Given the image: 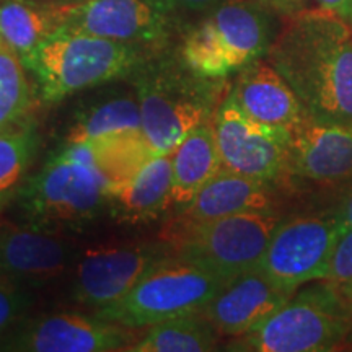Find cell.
I'll return each instance as SVG.
<instances>
[{"label": "cell", "instance_id": "3", "mask_svg": "<svg viewBox=\"0 0 352 352\" xmlns=\"http://www.w3.org/2000/svg\"><path fill=\"white\" fill-rule=\"evenodd\" d=\"M111 192L85 142L67 144L28 176L16 201L30 226L60 233L82 230L109 210Z\"/></svg>", "mask_w": 352, "mask_h": 352}, {"label": "cell", "instance_id": "32", "mask_svg": "<svg viewBox=\"0 0 352 352\" xmlns=\"http://www.w3.org/2000/svg\"><path fill=\"white\" fill-rule=\"evenodd\" d=\"M316 6L342 16L352 23V0H315Z\"/></svg>", "mask_w": 352, "mask_h": 352}, {"label": "cell", "instance_id": "4", "mask_svg": "<svg viewBox=\"0 0 352 352\" xmlns=\"http://www.w3.org/2000/svg\"><path fill=\"white\" fill-rule=\"evenodd\" d=\"M155 51L74 30L57 28L26 64L44 104L104 83L129 78Z\"/></svg>", "mask_w": 352, "mask_h": 352}, {"label": "cell", "instance_id": "2", "mask_svg": "<svg viewBox=\"0 0 352 352\" xmlns=\"http://www.w3.org/2000/svg\"><path fill=\"white\" fill-rule=\"evenodd\" d=\"M127 80L139 100L142 132L153 155L171 153L189 132L212 121L228 91L220 80L192 74L170 47L152 52Z\"/></svg>", "mask_w": 352, "mask_h": 352}, {"label": "cell", "instance_id": "31", "mask_svg": "<svg viewBox=\"0 0 352 352\" xmlns=\"http://www.w3.org/2000/svg\"><path fill=\"white\" fill-rule=\"evenodd\" d=\"M254 2L261 3L267 10L280 13V15L285 16L305 8V0H254Z\"/></svg>", "mask_w": 352, "mask_h": 352}, {"label": "cell", "instance_id": "21", "mask_svg": "<svg viewBox=\"0 0 352 352\" xmlns=\"http://www.w3.org/2000/svg\"><path fill=\"white\" fill-rule=\"evenodd\" d=\"M142 131L139 100L134 88H113L87 101L74 116L67 144L90 142L120 132Z\"/></svg>", "mask_w": 352, "mask_h": 352}, {"label": "cell", "instance_id": "19", "mask_svg": "<svg viewBox=\"0 0 352 352\" xmlns=\"http://www.w3.org/2000/svg\"><path fill=\"white\" fill-rule=\"evenodd\" d=\"M171 182V153L153 155L131 182L113 192L109 215L127 226L157 220L170 210Z\"/></svg>", "mask_w": 352, "mask_h": 352}, {"label": "cell", "instance_id": "13", "mask_svg": "<svg viewBox=\"0 0 352 352\" xmlns=\"http://www.w3.org/2000/svg\"><path fill=\"white\" fill-rule=\"evenodd\" d=\"M135 329L95 314L57 311L23 318L0 342V351L19 352H111L127 351Z\"/></svg>", "mask_w": 352, "mask_h": 352}, {"label": "cell", "instance_id": "6", "mask_svg": "<svg viewBox=\"0 0 352 352\" xmlns=\"http://www.w3.org/2000/svg\"><path fill=\"white\" fill-rule=\"evenodd\" d=\"M352 334V307L328 280L294 294L270 318L227 349L243 352H329Z\"/></svg>", "mask_w": 352, "mask_h": 352}, {"label": "cell", "instance_id": "15", "mask_svg": "<svg viewBox=\"0 0 352 352\" xmlns=\"http://www.w3.org/2000/svg\"><path fill=\"white\" fill-rule=\"evenodd\" d=\"M287 179L334 186L352 179V124L308 116L290 132Z\"/></svg>", "mask_w": 352, "mask_h": 352}, {"label": "cell", "instance_id": "26", "mask_svg": "<svg viewBox=\"0 0 352 352\" xmlns=\"http://www.w3.org/2000/svg\"><path fill=\"white\" fill-rule=\"evenodd\" d=\"M36 100L30 70L15 51L0 41V131L34 118Z\"/></svg>", "mask_w": 352, "mask_h": 352}, {"label": "cell", "instance_id": "33", "mask_svg": "<svg viewBox=\"0 0 352 352\" xmlns=\"http://www.w3.org/2000/svg\"><path fill=\"white\" fill-rule=\"evenodd\" d=\"M47 2L54 3V6H65V3H74L78 2V0H47Z\"/></svg>", "mask_w": 352, "mask_h": 352}, {"label": "cell", "instance_id": "28", "mask_svg": "<svg viewBox=\"0 0 352 352\" xmlns=\"http://www.w3.org/2000/svg\"><path fill=\"white\" fill-rule=\"evenodd\" d=\"M352 307V230L342 233L334 248L327 279Z\"/></svg>", "mask_w": 352, "mask_h": 352}, {"label": "cell", "instance_id": "20", "mask_svg": "<svg viewBox=\"0 0 352 352\" xmlns=\"http://www.w3.org/2000/svg\"><path fill=\"white\" fill-rule=\"evenodd\" d=\"M222 168L212 121L204 122L189 132L171 152V212L176 214L186 208L202 186Z\"/></svg>", "mask_w": 352, "mask_h": 352}, {"label": "cell", "instance_id": "30", "mask_svg": "<svg viewBox=\"0 0 352 352\" xmlns=\"http://www.w3.org/2000/svg\"><path fill=\"white\" fill-rule=\"evenodd\" d=\"M336 214L338 222H340L341 232L346 233L352 230V186L344 192L341 201L338 202L336 208L333 209Z\"/></svg>", "mask_w": 352, "mask_h": 352}, {"label": "cell", "instance_id": "23", "mask_svg": "<svg viewBox=\"0 0 352 352\" xmlns=\"http://www.w3.org/2000/svg\"><path fill=\"white\" fill-rule=\"evenodd\" d=\"M219 333L202 311L158 321L138 338L129 352H208L217 349Z\"/></svg>", "mask_w": 352, "mask_h": 352}, {"label": "cell", "instance_id": "5", "mask_svg": "<svg viewBox=\"0 0 352 352\" xmlns=\"http://www.w3.org/2000/svg\"><path fill=\"white\" fill-rule=\"evenodd\" d=\"M271 10L254 0H220L182 32L179 59L196 76L223 80L270 51Z\"/></svg>", "mask_w": 352, "mask_h": 352}, {"label": "cell", "instance_id": "11", "mask_svg": "<svg viewBox=\"0 0 352 352\" xmlns=\"http://www.w3.org/2000/svg\"><path fill=\"white\" fill-rule=\"evenodd\" d=\"M212 127L223 168L272 186L285 183L292 139L287 129L253 120L230 90L215 109Z\"/></svg>", "mask_w": 352, "mask_h": 352}, {"label": "cell", "instance_id": "14", "mask_svg": "<svg viewBox=\"0 0 352 352\" xmlns=\"http://www.w3.org/2000/svg\"><path fill=\"white\" fill-rule=\"evenodd\" d=\"M77 256L60 233L0 219V274L43 287L72 270Z\"/></svg>", "mask_w": 352, "mask_h": 352}, {"label": "cell", "instance_id": "24", "mask_svg": "<svg viewBox=\"0 0 352 352\" xmlns=\"http://www.w3.org/2000/svg\"><path fill=\"white\" fill-rule=\"evenodd\" d=\"M85 144L90 147L96 170L104 178L111 195L131 182L153 157L142 131L120 132Z\"/></svg>", "mask_w": 352, "mask_h": 352}, {"label": "cell", "instance_id": "22", "mask_svg": "<svg viewBox=\"0 0 352 352\" xmlns=\"http://www.w3.org/2000/svg\"><path fill=\"white\" fill-rule=\"evenodd\" d=\"M57 28L56 6L47 0H0V41L15 51L25 65Z\"/></svg>", "mask_w": 352, "mask_h": 352}, {"label": "cell", "instance_id": "25", "mask_svg": "<svg viewBox=\"0 0 352 352\" xmlns=\"http://www.w3.org/2000/svg\"><path fill=\"white\" fill-rule=\"evenodd\" d=\"M41 147L34 118L0 131V209L16 199Z\"/></svg>", "mask_w": 352, "mask_h": 352}, {"label": "cell", "instance_id": "10", "mask_svg": "<svg viewBox=\"0 0 352 352\" xmlns=\"http://www.w3.org/2000/svg\"><path fill=\"white\" fill-rule=\"evenodd\" d=\"M342 236L334 210L280 219L258 267L280 287L297 292L311 280H324Z\"/></svg>", "mask_w": 352, "mask_h": 352}, {"label": "cell", "instance_id": "16", "mask_svg": "<svg viewBox=\"0 0 352 352\" xmlns=\"http://www.w3.org/2000/svg\"><path fill=\"white\" fill-rule=\"evenodd\" d=\"M296 292L280 287L259 267L233 277L202 308L219 336L239 338L270 318Z\"/></svg>", "mask_w": 352, "mask_h": 352}, {"label": "cell", "instance_id": "17", "mask_svg": "<svg viewBox=\"0 0 352 352\" xmlns=\"http://www.w3.org/2000/svg\"><path fill=\"white\" fill-rule=\"evenodd\" d=\"M230 91L240 108L263 124L292 132L308 118L296 91L267 60L239 70Z\"/></svg>", "mask_w": 352, "mask_h": 352}, {"label": "cell", "instance_id": "27", "mask_svg": "<svg viewBox=\"0 0 352 352\" xmlns=\"http://www.w3.org/2000/svg\"><path fill=\"white\" fill-rule=\"evenodd\" d=\"M30 289L32 287L13 277L0 274V342L21 320L26 318L33 300Z\"/></svg>", "mask_w": 352, "mask_h": 352}, {"label": "cell", "instance_id": "12", "mask_svg": "<svg viewBox=\"0 0 352 352\" xmlns=\"http://www.w3.org/2000/svg\"><path fill=\"white\" fill-rule=\"evenodd\" d=\"M173 254L168 241H124L91 246L72 266L70 298L98 311L118 302L162 259Z\"/></svg>", "mask_w": 352, "mask_h": 352}, {"label": "cell", "instance_id": "9", "mask_svg": "<svg viewBox=\"0 0 352 352\" xmlns=\"http://www.w3.org/2000/svg\"><path fill=\"white\" fill-rule=\"evenodd\" d=\"M59 28L162 51L184 30L168 0H78L56 6Z\"/></svg>", "mask_w": 352, "mask_h": 352}, {"label": "cell", "instance_id": "29", "mask_svg": "<svg viewBox=\"0 0 352 352\" xmlns=\"http://www.w3.org/2000/svg\"><path fill=\"white\" fill-rule=\"evenodd\" d=\"M168 2L173 7V10L178 13V16L184 23V28H186V20L189 16H202L210 8L217 6L220 0H168Z\"/></svg>", "mask_w": 352, "mask_h": 352}, {"label": "cell", "instance_id": "7", "mask_svg": "<svg viewBox=\"0 0 352 352\" xmlns=\"http://www.w3.org/2000/svg\"><path fill=\"white\" fill-rule=\"evenodd\" d=\"M283 214L277 209L179 222L171 219L162 239L173 254L232 280L256 267Z\"/></svg>", "mask_w": 352, "mask_h": 352}, {"label": "cell", "instance_id": "8", "mask_svg": "<svg viewBox=\"0 0 352 352\" xmlns=\"http://www.w3.org/2000/svg\"><path fill=\"white\" fill-rule=\"evenodd\" d=\"M227 283L199 264L171 254L157 263L124 297L95 315L127 328H147L158 321L202 311Z\"/></svg>", "mask_w": 352, "mask_h": 352}, {"label": "cell", "instance_id": "18", "mask_svg": "<svg viewBox=\"0 0 352 352\" xmlns=\"http://www.w3.org/2000/svg\"><path fill=\"white\" fill-rule=\"evenodd\" d=\"M271 209H277L272 184L222 168L202 186L186 208L173 214L171 219L179 222H202Z\"/></svg>", "mask_w": 352, "mask_h": 352}, {"label": "cell", "instance_id": "1", "mask_svg": "<svg viewBox=\"0 0 352 352\" xmlns=\"http://www.w3.org/2000/svg\"><path fill=\"white\" fill-rule=\"evenodd\" d=\"M266 60L283 76L307 114L352 124V23L321 7L287 15Z\"/></svg>", "mask_w": 352, "mask_h": 352}]
</instances>
